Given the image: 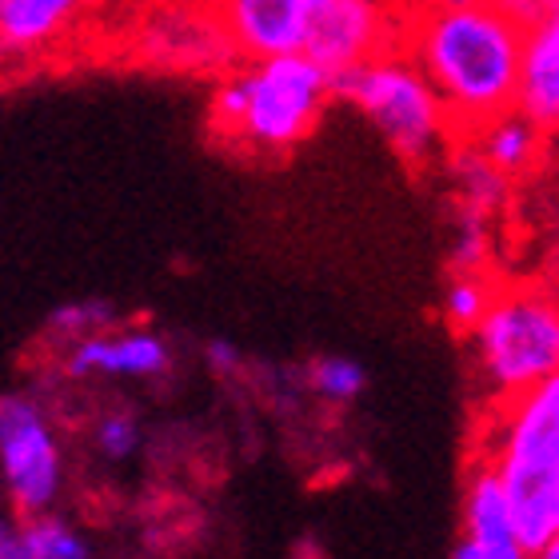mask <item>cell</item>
I'll return each instance as SVG.
<instances>
[{"label": "cell", "instance_id": "cell-3", "mask_svg": "<svg viewBox=\"0 0 559 559\" xmlns=\"http://www.w3.org/2000/svg\"><path fill=\"white\" fill-rule=\"evenodd\" d=\"M479 380L496 400L524 396L559 376V304L539 280L496 284L488 312L467 332Z\"/></svg>", "mask_w": 559, "mask_h": 559}, {"label": "cell", "instance_id": "cell-24", "mask_svg": "<svg viewBox=\"0 0 559 559\" xmlns=\"http://www.w3.org/2000/svg\"><path fill=\"white\" fill-rule=\"evenodd\" d=\"M209 364L216 368L221 376H233L236 368H240V352L233 348V344H224V340H216L209 348Z\"/></svg>", "mask_w": 559, "mask_h": 559}, {"label": "cell", "instance_id": "cell-9", "mask_svg": "<svg viewBox=\"0 0 559 559\" xmlns=\"http://www.w3.org/2000/svg\"><path fill=\"white\" fill-rule=\"evenodd\" d=\"M209 9L233 57L245 64L304 52V33H308L304 0H209Z\"/></svg>", "mask_w": 559, "mask_h": 559}, {"label": "cell", "instance_id": "cell-19", "mask_svg": "<svg viewBox=\"0 0 559 559\" xmlns=\"http://www.w3.org/2000/svg\"><path fill=\"white\" fill-rule=\"evenodd\" d=\"M308 388L328 404H352L368 388V372L348 356H320L308 368Z\"/></svg>", "mask_w": 559, "mask_h": 559}, {"label": "cell", "instance_id": "cell-13", "mask_svg": "<svg viewBox=\"0 0 559 559\" xmlns=\"http://www.w3.org/2000/svg\"><path fill=\"white\" fill-rule=\"evenodd\" d=\"M464 140L484 156V164H491V168L508 180V185L527 180V176L544 164V156H548V132L536 129V124L527 117H520L515 108L500 112V117L488 120V124H479V129Z\"/></svg>", "mask_w": 559, "mask_h": 559}, {"label": "cell", "instance_id": "cell-21", "mask_svg": "<svg viewBox=\"0 0 559 559\" xmlns=\"http://www.w3.org/2000/svg\"><path fill=\"white\" fill-rule=\"evenodd\" d=\"M488 264H491V224L460 212L455 240H452V272H488Z\"/></svg>", "mask_w": 559, "mask_h": 559}, {"label": "cell", "instance_id": "cell-8", "mask_svg": "<svg viewBox=\"0 0 559 559\" xmlns=\"http://www.w3.org/2000/svg\"><path fill=\"white\" fill-rule=\"evenodd\" d=\"M136 57L168 72H228L233 48L209 0H168L136 28Z\"/></svg>", "mask_w": 559, "mask_h": 559}, {"label": "cell", "instance_id": "cell-14", "mask_svg": "<svg viewBox=\"0 0 559 559\" xmlns=\"http://www.w3.org/2000/svg\"><path fill=\"white\" fill-rule=\"evenodd\" d=\"M443 160H448V173H452V185H455V204H460L464 216H479V221L491 224L508 209L512 185L491 164H484V156L464 136L443 152Z\"/></svg>", "mask_w": 559, "mask_h": 559}, {"label": "cell", "instance_id": "cell-10", "mask_svg": "<svg viewBox=\"0 0 559 559\" xmlns=\"http://www.w3.org/2000/svg\"><path fill=\"white\" fill-rule=\"evenodd\" d=\"M173 368V348L156 328H108L64 348V376L72 380H156Z\"/></svg>", "mask_w": 559, "mask_h": 559}, {"label": "cell", "instance_id": "cell-5", "mask_svg": "<svg viewBox=\"0 0 559 559\" xmlns=\"http://www.w3.org/2000/svg\"><path fill=\"white\" fill-rule=\"evenodd\" d=\"M336 96H344L356 112L372 120L376 132L404 164L424 168V164L440 160L460 140L440 96L431 93V84L419 76V69L400 48L340 76Z\"/></svg>", "mask_w": 559, "mask_h": 559}, {"label": "cell", "instance_id": "cell-6", "mask_svg": "<svg viewBox=\"0 0 559 559\" xmlns=\"http://www.w3.org/2000/svg\"><path fill=\"white\" fill-rule=\"evenodd\" d=\"M0 479L21 520L52 512L64 491V448L57 424L28 392L0 396Z\"/></svg>", "mask_w": 559, "mask_h": 559}, {"label": "cell", "instance_id": "cell-16", "mask_svg": "<svg viewBox=\"0 0 559 559\" xmlns=\"http://www.w3.org/2000/svg\"><path fill=\"white\" fill-rule=\"evenodd\" d=\"M12 559H93V544L84 539L81 527L45 512L16 524Z\"/></svg>", "mask_w": 559, "mask_h": 559}, {"label": "cell", "instance_id": "cell-1", "mask_svg": "<svg viewBox=\"0 0 559 559\" xmlns=\"http://www.w3.org/2000/svg\"><path fill=\"white\" fill-rule=\"evenodd\" d=\"M400 52L440 96L455 136H472L479 124L515 105L524 28L503 21L488 4L476 9L404 4Z\"/></svg>", "mask_w": 559, "mask_h": 559}, {"label": "cell", "instance_id": "cell-22", "mask_svg": "<svg viewBox=\"0 0 559 559\" xmlns=\"http://www.w3.org/2000/svg\"><path fill=\"white\" fill-rule=\"evenodd\" d=\"M491 12H500L503 21H512L515 28H536L539 21H548V16H556L559 0H484Z\"/></svg>", "mask_w": 559, "mask_h": 559}, {"label": "cell", "instance_id": "cell-11", "mask_svg": "<svg viewBox=\"0 0 559 559\" xmlns=\"http://www.w3.org/2000/svg\"><path fill=\"white\" fill-rule=\"evenodd\" d=\"M96 0H0V52L45 57L76 36Z\"/></svg>", "mask_w": 559, "mask_h": 559}, {"label": "cell", "instance_id": "cell-25", "mask_svg": "<svg viewBox=\"0 0 559 559\" xmlns=\"http://www.w3.org/2000/svg\"><path fill=\"white\" fill-rule=\"evenodd\" d=\"M412 4H428V9H476L484 0H412Z\"/></svg>", "mask_w": 559, "mask_h": 559}, {"label": "cell", "instance_id": "cell-23", "mask_svg": "<svg viewBox=\"0 0 559 559\" xmlns=\"http://www.w3.org/2000/svg\"><path fill=\"white\" fill-rule=\"evenodd\" d=\"M452 559H532L520 544H476V539H460Z\"/></svg>", "mask_w": 559, "mask_h": 559}, {"label": "cell", "instance_id": "cell-26", "mask_svg": "<svg viewBox=\"0 0 559 559\" xmlns=\"http://www.w3.org/2000/svg\"><path fill=\"white\" fill-rule=\"evenodd\" d=\"M396 4H412V0H396Z\"/></svg>", "mask_w": 559, "mask_h": 559}, {"label": "cell", "instance_id": "cell-7", "mask_svg": "<svg viewBox=\"0 0 559 559\" xmlns=\"http://www.w3.org/2000/svg\"><path fill=\"white\" fill-rule=\"evenodd\" d=\"M304 57L340 81L368 60L400 48L404 4L396 0H304Z\"/></svg>", "mask_w": 559, "mask_h": 559}, {"label": "cell", "instance_id": "cell-12", "mask_svg": "<svg viewBox=\"0 0 559 559\" xmlns=\"http://www.w3.org/2000/svg\"><path fill=\"white\" fill-rule=\"evenodd\" d=\"M515 112L551 136L559 124V16L524 33L520 72H515Z\"/></svg>", "mask_w": 559, "mask_h": 559}, {"label": "cell", "instance_id": "cell-2", "mask_svg": "<svg viewBox=\"0 0 559 559\" xmlns=\"http://www.w3.org/2000/svg\"><path fill=\"white\" fill-rule=\"evenodd\" d=\"M476 460L496 472L515 544L536 556L559 539V376L488 408Z\"/></svg>", "mask_w": 559, "mask_h": 559}, {"label": "cell", "instance_id": "cell-17", "mask_svg": "<svg viewBox=\"0 0 559 559\" xmlns=\"http://www.w3.org/2000/svg\"><path fill=\"white\" fill-rule=\"evenodd\" d=\"M491 292H496V280L491 272H452L448 288H443V320L452 332L467 336L472 328L479 324V316L488 312Z\"/></svg>", "mask_w": 559, "mask_h": 559}, {"label": "cell", "instance_id": "cell-15", "mask_svg": "<svg viewBox=\"0 0 559 559\" xmlns=\"http://www.w3.org/2000/svg\"><path fill=\"white\" fill-rule=\"evenodd\" d=\"M464 539L476 544H515L512 508L503 496L500 479L484 460H472L464 479Z\"/></svg>", "mask_w": 559, "mask_h": 559}, {"label": "cell", "instance_id": "cell-18", "mask_svg": "<svg viewBox=\"0 0 559 559\" xmlns=\"http://www.w3.org/2000/svg\"><path fill=\"white\" fill-rule=\"evenodd\" d=\"M117 324H120V312L108 300H76V304H60L57 312H52L48 336L57 340L60 348H69L76 340H88Z\"/></svg>", "mask_w": 559, "mask_h": 559}, {"label": "cell", "instance_id": "cell-4", "mask_svg": "<svg viewBox=\"0 0 559 559\" xmlns=\"http://www.w3.org/2000/svg\"><path fill=\"white\" fill-rule=\"evenodd\" d=\"M240 76H245V105L224 148L252 156L296 152L320 129L328 105L336 100V81L304 52L240 64Z\"/></svg>", "mask_w": 559, "mask_h": 559}, {"label": "cell", "instance_id": "cell-20", "mask_svg": "<svg viewBox=\"0 0 559 559\" xmlns=\"http://www.w3.org/2000/svg\"><path fill=\"white\" fill-rule=\"evenodd\" d=\"M140 440H144V431H140V419L129 408H112L96 416L93 443L105 460H129V455L140 452Z\"/></svg>", "mask_w": 559, "mask_h": 559}]
</instances>
